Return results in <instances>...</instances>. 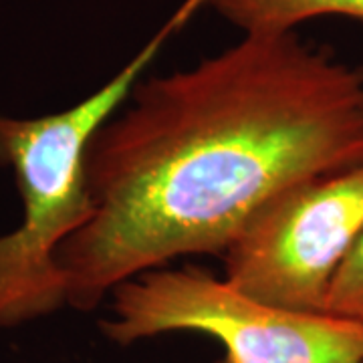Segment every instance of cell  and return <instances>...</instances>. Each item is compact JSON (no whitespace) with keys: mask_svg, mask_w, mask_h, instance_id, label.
<instances>
[{"mask_svg":"<svg viewBox=\"0 0 363 363\" xmlns=\"http://www.w3.org/2000/svg\"><path fill=\"white\" fill-rule=\"evenodd\" d=\"M363 166V71L297 33L245 39L152 77L93 135L95 214L57 252L67 307L186 255H224L298 182Z\"/></svg>","mask_w":363,"mask_h":363,"instance_id":"6da1fadb","label":"cell"},{"mask_svg":"<svg viewBox=\"0 0 363 363\" xmlns=\"http://www.w3.org/2000/svg\"><path fill=\"white\" fill-rule=\"evenodd\" d=\"M196 13L184 2L168 25L87 99L51 116L21 119L0 113V166L13 169L23 222L0 236V329L65 307L57 252L95 214L85 157L93 135L138 85L168 37Z\"/></svg>","mask_w":363,"mask_h":363,"instance_id":"7a4b0ae2","label":"cell"},{"mask_svg":"<svg viewBox=\"0 0 363 363\" xmlns=\"http://www.w3.org/2000/svg\"><path fill=\"white\" fill-rule=\"evenodd\" d=\"M99 327L119 345L198 331L224 345L218 363H363V323L264 305L192 264L117 285Z\"/></svg>","mask_w":363,"mask_h":363,"instance_id":"3957f363","label":"cell"},{"mask_svg":"<svg viewBox=\"0 0 363 363\" xmlns=\"http://www.w3.org/2000/svg\"><path fill=\"white\" fill-rule=\"evenodd\" d=\"M362 233L363 166L298 182L264 202L226 248L224 281L271 307L325 313Z\"/></svg>","mask_w":363,"mask_h":363,"instance_id":"277c9868","label":"cell"},{"mask_svg":"<svg viewBox=\"0 0 363 363\" xmlns=\"http://www.w3.org/2000/svg\"><path fill=\"white\" fill-rule=\"evenodd\" d=\"M216 13L245 35L293 33L319 16L363 21V0H212Z\"/></svg>","mask_w":363,"mask_h":363,"instance_id":"5b68a950","label":"cell"},{"mask_svg":"<svg viewBox=\"0 0 363 363\" xmlns=\"http://www.w3.org/2000/svg\"><path fill=\"white\" fill-rule=\"evenodd\" d=\"M325 313L363 323V233L331 281Z\"/></svg>","mask_w":363,"mask_h":363,"instance_id":"8992f818","label":"cell"}]
</instances>
